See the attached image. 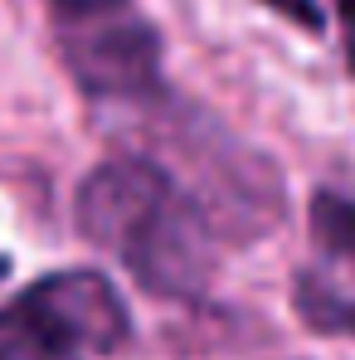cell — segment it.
Here are the masks:
<instances>
[{
  "mask_svg": "<svg viewBox=\"0 0 355 360\" xmlns=\"http://www.w3.org/2000/svg\"><path fill=\"white\" fill-rule=\"evenodd\" d=\"M73 224L146 292L171 302L200 297L219 258V224L209 205L146 156H112L93 166L73 195Z\"/></svg>",
  "mask_w": 355,
  "mask_h": 360,
  "instance_id": "obj_1",
  "label": "cell"
},
{
  "mask_svg": "<svg viewBox=\"0 0 355 360\" xmlns=\"http://www.w3.org/2000/svg\"><path fill=\"white\" fill-rule=\"evenodd\" d=\"M131 341V311L98 268H59L0 307V360H93Z\"/></svg>",
  "mask_w": 355,
  "mask_h": 360,
  "instance_id": "obj_2",
  "label": "cell"
},
{
  "mask_svg": "<svg viewBox=\"0 0 355 360\" xmlns=\"http://www.w3.org/2000/svg\"><path fill=\"white\" fill-rule=\"evenodd\" d=\"M63 63L88 98L141 103L161 93V34L146 20H88V30L63 34Z\"/></svg>",
  "mask_w": 355,
  "mask_h": 360,
  "instance_id": "obj_3",
  "label": "cell"
},
{
  "mask_svg": "<svg viewBox=\"0 0 355 360\" xmlns=\"http://www.w3.org/2000/svg\"><path fill=\"white\" fill-rule=\"evenodd\" d=\"M292 307L311 331H321V336H351L355 341V297H346L331 278L302 268L292 278Z\"/></svg>",
  "mask_w": 355,
  "mask_h": 360,
  "instance_id": "obj_4",
  "label": "cell"
},
{
  "mask_svg": "<svg viewBox=\"0 0 355 360\" xmlns=\"http://www.w3.org/2000/svg\"><path fill=\"white\" fill-rule=\"evenodd\" d=\"M306 224H311L316 248L355 273V200L351 195H341V190H316L311 205H306Z\"/></svg>",
  "mask_w": 355,
  "mask_h": 360,
  "instance_id": "obj_5",
  "label": "cell"
},
{
  "mask_svg": "<svg viewBox=\"0 0 355 360\" xmlns=\"http://www.w3.org/2000/svg\"><path fill=\"white\" fill-rule=\"evenodd\" d=\"M54 10L73 15V20H103V15H122L127 0H49Z\"/></svg>",
  "mask_w": 355,
  "mask_h": 360,
  "instance_id": "obj_6",
  "label": "cell"
},
{
  "mask_svg": "<svg viewBox=\"0 0 355 360\" xmlns=\"http://www.w3.org/2000/svg\"><path fill=\"white\" fill-rule=\"evenodd\" d=\"M331 5H336V15H341V25H346V34L355 44V0H331Z\"/></svg>",
  "mask_w": 355,
  "mask_h": 360,
  "instance_id": "obj_7",
  "label": "cell"
},
{
  "mask_svg": "<svg viewBox=\"0 0 355 360\" xmlns=\"http://www.w3.org/2000/svg\"><path fill=\"white\" fill-rule=\"evenodd\" d=\"M0 278H10V258L5 253H0Z\"/></svg>",
  "mask_w": 355,
  "mask_h": 360,
  "instance_id": "obj_8",
  "label": "cell"
}]
</instances>
